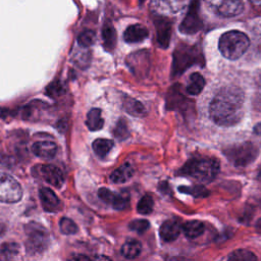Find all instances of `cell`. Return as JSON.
Here are the masks:
<instances>
[{
	"label": "cell",
	"mask_w": 261,
	"mask_h": 261,
	"mask_svg": "<svg viewBox=\"0 0 261 261\" xmlns=\"http://www.w3.org/2000/svg\"><path fill=\"white\" fill-rule=\"evenodd\" d=\"M113 135L119 141H123V140L128 138L129 129H128V126H127V123H126L125 119L120 118L117 121L115 127L113 128Z\"/></svg>",
	"instance_id": "29"
},
{
	"label": "cell",
	"mask_w": 261,
	"mask_h": 261,
	"mask_svg": "<svg viewBox=\"0 0 261 261\" xmlns=\"http://www.w3.org/2000/svg\"><path fill=\"white\" fill-rule=\"evenodd\" d=\"M142 245L137 240H128L121 247V255L126 259H134L140 255Z\"/></svg>",
	"instance_id": "24"
},
{
	"label": "cell",
	"mask_w": 261,
	"mask_h": 261,
	"mask_svg": "<svg viewBox=\"0 0 261 261\" xmlns=\"http://www.w3.org/2000/svg\"><path fill=\"white\" fill-rule=\"evenodd\" d=\"M182 230L187 238L196 239L203 235L205 231V225L200 220H190L184 223Z\"/></svg>",
	"instance_id": "22"
},
{
	"label": "cell",
	"mask_w": 261,
	"mask_h": 261,
	"mask_svg": "<svg viewBox=\"0 0 261 261\" xmlns=\"http://www.w3.org/2000/svg\"><path fill=\"white\" fill-rule=\"evenodd\" d=\"M96 34L92 30H85L78 37V43L84 48H88L95 43Z\"/></svg>",
	"instance_id": "32"
},
{
	"label": "cell",
	"mask_w": 261,
	"mask_h": 261,
	"mask_svg": "<svg viewBox=\"0 0 261 261\" xmlns=\"http://www.w3.org/2000/svg\"><path fill=\"white\" fill-rule=\"evenodd\" d=\"M42 207L47 212H56L60 207V200L50 188H42L39 192Z\"/></svg>",
	"instance_id": "16"
},
{
	"label": "cell",
	"mask_w": 261,
	"mask_h": 261,
	"mask_svg": "<svg viewBox=\"0 0 261 261\" xmlns=\"http://www.w3.org/2000/svg\"><path fill=\"white\" fill-rule=\"evenodd\" d=\"M195 64H204V56L199 45L180 43L174 51L173 77H179Z\"/></svg>",
	"instance_id": "3"
},
{
	"label": "cell",
	"mask_w": 261,
	"mask_h": 261,
	"mask_svg": "<svg viewBox=\"0 0 261 261\" xmlns=\"http://www.w3.org/2000/svg\"><path fill=\"white\" fill-rule=\"evenodd\" d=\"M229 259L233 261H254L257 260V257L249 250L239 249L232 252L229 256Z\"/></svg>",
	"instance_id": "30"
},
{
	"label": "cell",
	"mask_w": 261,
	"mask_h": 261,
	"mask_svg": "<svg viewBox=\"0 0 261 261\" xmlns=\"http://www.w3.org/2000/svg\"><path fill=\"white\" fill-rule=\"evenodd\" d=\"M204 87H205V79L203 78V76L199 73H193L190 76L186 91L190 95H198L202 92Z\"/></svg>",
	"instance_id": "25"
},
{
	"label": "cell",
	"mask_w": 261,
	"mask_h": 261,
	"mask_svg": "<svg viewBox=\"0 0 261 261\" xmlns=\"http://www.w3.org/2000/svg\"><path fill=\"white\" fill-rule=\"evenodd\" d=\"M223 152L232 165L238 168H244L252 164L258 157L259 149L253 143L246 142L231 146Z\"/></svg>",
	"instance_id": "5"
},
{
	"label": "cell",
	"mask_w": 261,
	"mask_h": 261,
	"mask_svg": "<svg viewBox=\"0 0 261 261\" xmlns=\"http://www.w3.org/2000/svg\"><path fill=\"white\" fill-rule=\"evenodd\" d=\"M182 226L183 225L179 218L174 217V218H170V219L166 220L159 229L160 238L165 242H168V243L174 242L180 236Z\"/></svg>",
	"instance_id": "14"
},
{
	"label": "cell",
	"mask_w": 261,
	"mask_h": 261,
	"mask_svg": "<svg viewBox=\"0 0 261 261\" xmlns=\"http://www.w3.org/2000/svg\"><path fill=\"white\" fill-rule=\"evenodd\" d=\"M74 259H86V260H89V258L87 256H76V257H74Z\"/></svg>",
	"instance_id": "38"
},
{
	"label": "cell",
	"mask_w": 261,
	"mask_h": 261,
	"mask_svg": "<svg viewBox=\"0 0 261 261\" xmlns=\"http://www.w3.org/2000/svg\"><path fill=\"white\" fill-rule=\"evenodd\" d=\"M219 170V162L215 158L196 157L188 160L178 174L207 184L211 183L217 177Z\"/></svg>",
	"instance_id": "2"
},
{
	"label": "cell",
	"mask_w": 261,
	"mask_h": 261,
	"mask_svg": "<svg viewBox=\"0 0 261 261\" xmlns=\"http://www.w3.org/2000/svg\"><path fill=\"white\" fill-rule=\"evenodd\" d=\"M86 124L92 132H96V130L101 129L104 125V119L102 117L101 109L99 108L91 109L87 114Z\"/></svg>",
	"instance_id": "21"
},
{
	"label": "cell",
	"mask_w": 261,
	"mask_h": 261,
	"mask_svg": "<svg viewBox=\"0 0 261 261\" xmlns=\"http://www.w3.org/2000/svg\"><path fill=\"white\" fill-rule=\"evenodd\" d=\"M155 31H156V40L158 46L162 49H167L170 46L172 31H173V23L168 17L155 15L153 18Z\"/></svg>",
	"instance_id": "11"
},
{
	"label": "cell",
	"mask_w": 261,
	"mask_h": 261,
	"mask_svg": "<svg viewBox=\"0 0 261 261\" xmlns=\"http://www.w3.org/2000/svg\"><path fill=\"white\" fill-rule=\"evenodd\" d=\"M254 133H255L256 135L261 136V122L257 123V124L254 126Z\"/></svg>",
	"instance_id": "36"
},
{
	"label": "cell",
	"mask_w": 261,
	"mask_h": 261,
	"mask_svg": "<svg viewBox=\"0 0 261 261\" xmlns=\"http://www.w3.org/2000/svg\"><path fill=\"white\" fill-rule=\"evenodd\" d=\"M26 249L29 255L41 254L48 245V233L47 231L37 222H30L26 225Z\"/></svg>",
	"instance_id": "6"
},
{
	"label": "cell",
	"mask_w": 261,
	"mask_h": 261,
	"mask_svg": "<svg viewBox=\"0 0 261 261\" xmlns=\"http://www.w3.org/2000/svg\"><path fill=\"white\" fill-rule=\"evenodd\" d=\"M179 191L183 194H187V195H191L195 198H205L209 195V191L201 185H196V186H180L179 187Z\"/></svg>",
	"instance_id": "27"
},
{
	"label": "cell",
	"mask_w": 261,
	"mask_h": 261,
	"mask_svg": "<svg viewBox=\"0 0 261 261\" xmlns=\"http://www.w3.org/2000/svg\"><path fill=\"white\" fill-rule=\"evenodd\" d=\"M179 88V85H175L170 89L167 97V109L186 112L188 100L186 99V96L181 93Z\"/></svg>",
	"instance_id": "15"
},
{
	"label": "cell",
	"mask_w": 261,
	"mask_h": 261,
	"mask_svg": "<svg viewBox=\"0 0 261 261\" xmlns=\"http://www.w3.org/2000/svg\"><path fill=\"white\" fill-rule=\"evenodd\" d=\"M206 2L222 18L237 17L244 11L242 0H206Z\"/></svg>",
	"instance_id": "10"
},
{
	"label": "cell",
	"mask_w": 261,
	"mask_h": 261,
	"mask_svg": "<svg viewBox=\"0 0 261 261\" xmlns=\"http://www.w3.org/2000/svg\"><path fill=\"white\" fill-rule=\"evenodd\" d=\"M250 46L248 36L240 31H229L224 33L218 42V49L223 57L237 60L242 57Z\"/></svg>",
	"instance_id": "4"
},
{
	"label": "cell",
	"mask_w": 261,
	"mask_h": 261,
	"mask_svg": "<svg viewBox=\"0 0 261 261\" xmlns=\"http://www.w3.org/2000/svg\"><path fill=\"white\" fill-rule=\"evenodd\" d=\"M59 229L63 235H75L79 231L77 223L69 217H62L60 219Z\"/></svg>",
	"instance_id": "31"
},
{
	"label": "cell",
	"mask_w": 261,
	"mask_h": 261,
	"mask_svg": "<svg viewBox=\"0 0 261 261\" xmlns=\"http://www.w3.org/2000/svg\"><path fill=\"white\" fill-rule=\"evenodd\" d=\"M150 227V222L147 219H134L128 223V229L138 234H143Z\"/></svg>",
	"instance_id": "33"
},
{
	"label": "cell",
	"mask_w": 261,
	"mask_h": 261,
	"mask_svg": "<svg viewBox=\"0 0 261 261\" xmlns=\"http://www.w3.org/2000/svg\"><path fill=\"white\" fill-rule=\"evenodd\" d=\"M123 108L128 114H130L132 116L143 117L147 115V110L145 106L134 98L125 97L123 99Z\"/></svg>",
	"instance_id": "19"
},
{
	"label": "cell",
	"mask_w": 261,
	"mask_h": 261,
	"mask_svg": "<svg viewBox=\"0 0 261 261\" xmlns=\"http://www.w3.org/2000/svg\"><path fill=\"white\" fill-rule=\"evenodd\" d=\"M139 2H140V4H142V3L145 2V0H139Z\"/></svg>",
	"instance_id": "40"
},
{
	"label": "cell",
	"mask_w": 261,
	"mask_h": 261,
	"mask_svg": "<svg viewBox=\"0 0 261 261\" xmlns=\"http://www.w3.org/2000/svg\"><path fill=\"white\" fill-rule=\"evenodd\" d=\"M149 36V32L146 27L136 24L126 28L123 33V39L126 43H139L144 41Z\"/></svg>",
	"instance_id": "17"
},
{
	"label": "cell",
	"mask_w": 261,
	"mask_h": 261,
	"mask_svg": "<svg viewBox=\"0 0 261 261\" xmlns=\"http://www.w3.org/2000/svg\"><path fill=\"white\" fill-rule=\"evenodd\" d=\"M255 229H256V232L261 235V217L257 220L256 225H255Z\"/></svg>",
	"instance_id": "37"
},
{
	"label": "cell",
	"mask_w": 261,
	"mask_h": 261,
	"mask_svg": "<svg viewBox=\"0 0 261 261\" xmlns=\"http://www.w3.org/2000/svg\"><path fill=\"white\" fill-rule=\"evenodd\" d=\"M41 178L49 185L55 188H61L64 184V176L62 172L55 166L44 165L39 168Z\"/></svg>",
	"instance_id": "13"
},
{
	"label": "cell",
	"mask_w": 261,
	"mask_h": 261,
	"mask_svg": "<svg viewBox=\"0 0 261 261\" xmlns=\"http://www.w3.org/2000/svg\"><path fill=\"white\" fill-rule=\"evenodd\" d=\"M200 0H191L189 10L180 25V32L186 35H194L203 28V22L200 18Z\"/></svg>",
	"instance_id": "8"
},
{
	"label": "cell",
	"mask_w": 261,
	"mask_h": 261,
	"mask_svg": "<svg viewBox=\"0 0 261 261\" xmlns=\"http://www.w3.org/2000/svg\"><path fill=\"white\" fill-rule=\"evenodd\" d=\"M23 189L11 175L0 172V202L15 203L22 199Z\"/></svg>",
	"instance_id": "7"
},
{
	"label": "cell",
	"mask_w": 261,
	"mask_h": 261,
	"mask_svg": "<svg viewBox=\"0 0 261 261\" xmlns=\"http://www.w3.org/2000/svg\"><path fill=\"white\" fill-rule=\"evenodd\" d=\"M134 176V169L129 164H124L118 169H116L110 175V180L113 184H123L126 183Z\"/></svg>",
	"instance_id": "20"
},
{
	"label": "cell",
	"mask_w": 261,
	"mask_h": 261,
	"mask_svg": "<svg viewBox=\"0 0 261 261\" xmlns=\"http://www.w3.org/2000/svg\"><path fill=\"white\" fill-rule=\"evenodd\" d=\"M153 207H154V200H153L152 195L146 194L138 202L137 211L140 214L147 215V214H150L153 211Z\"/></svg>",
	"instance_id": "28"
},
{
	"label": "cell",
	"mask_w": 261,
	"mask_h": 261,
	"mask_svg": "<svg viewBox=\"0 0 261 261\" xmlns=\"http://www.w3.org/2000/svg\"><path fill=\"white\" fill-rule=\"evenodd\" d=\"M258 180H259V182L261 183V173L259 174V176H258Z\"/></svg>",
	"instance_id": "39"
},
{
	"label": "cell",
	"mask_w": 261,
	"mask_h": 261,
	"mask_svg": "<svg viewBox=\"0 0 261 261\" xmlns=\"http://www.w3.org/2000/svg\"><path fill=\"white\" fill-rule=\"evenodd\" d=\"M254 2H259V0H254Z\"/></svg>",
	"instance_id": "41"
},
{
	"label": "cell",
	"mask_w": 261,
	"mask_h": 261,
	"mask_svg": "<svg viewBox=\"0 0 261 261\" xmlns=\"http://www.w3.org/2000/svg\"><path fill=\"white\" fill-rule=\"evenodd\" d=\"M93 150L95 152V154L101 158L105 157L109 152L110 150L112 149L113 147V141L109 140V139H96L93 144Z\"/></svg>",
	"instance_id": "26"
},
{
	"label": "cell",
	"mask_w": 261,
	"mask_h": 261,
	"mask_svg": "<svg viewBox=\"0 0 261 261\" xmlns=\"http://www.w3.org/2000/svg\"><path fill=\"white\" fill-rule=\"evenodd\" d=\"M98 196L103 202L110 204L116 210L125 209L129 201V197L127 194L115 193L108 190L107 188H101L98 191Z\"/></svg>",
	"instance_id": "12"
},
{
	"label": "cell",
	"mask_w": 261,
	"mask_h": 261,
	"mask_svg": "<svg viewBox=\"0 0 261 261\" xmlns=\"http://www.w3.org/2000/svg\"><path fill=\"white\" fill-rule=\"evenodd\" d=\"M244 103L245 95L241 88L234 85L223 87L210 103V117L218 125H235L243 118Z\"/></svg>",
	"instance_id": "1"
},
{
	"label": "cell",
	"mask_w": 261,
	"mask_h": 261,
	"mask_svg": "<svg viewBox=\"0 0 261 261\" xmlns=\"http://www.w3.org/2000/svg\"><path fill=\"white\" fill-rule=\"evenodd\" d=\"M3 253L6 254L8 257L15 256L18 254V244H5L3 247Z\"/></svg>",
	"instance_id": "35"
},
{
	"label": "cell",
	"mask_w": 261,
	"mask_h": 261,
	"mask_svg": "<svg viewBox=\"0 0 261 261\" xmlns=\"http://www.w3.org/2000/svg\"><path fill=\"white\" fill-rule=\"evenodd\" d=\"M33 153L42 159H52L57 152V145L51 141H38L32 146Z\"/></svg>",
	"instance_id": "18"
},
{
	"label": "cell",
	"mask_w": 261,
	"mask_h": 261,
	"mask_svg": "<svg viewBox=\"0 0 261 261\" xmlns=\"http://www.w3.org/2000/svg\"><path fill=\"white\" fill-rule=\"evenodd\" d=\"M102 39L104 48L107 51H112L116 46L117 36L116 31L111 24H106L102 30Z\"/></svg>",
	"instance_id": "23"
},
{
	"label": "cell",
	"mask_w": 261,
	"mask_h": 261,
	"mask_svg": "<svg viewBox=\"0 0 261 261\" xmlns=\"http://www.w3.org/2000/svg\"><path fill=\"white\" fill-rule=\"evenodd\" d=\"M47 90H48V91H47L48 95L53 96V97L59 96V95L62 93V91H63V89H62V87H61V85H60L59 82H55V83L51 84V85L47 88Z\"/></svg>",
	"instance_id": "34"
},
{
	"label": "cell",
	"mask_w": 261,
	"mask_h": 261,
	"mask_svg": "<svg viewBox=\"0 0 261 261\" xmlns=\"http://www.w3.org/2000/svg\"><path fill=\"white\" fill-rule=\"evenodd\" d=\"M191 0H151L150 9L155 15L175 16L184 11Z\"/></svg>",
	"instance_id": "9"
}]
</instances>
